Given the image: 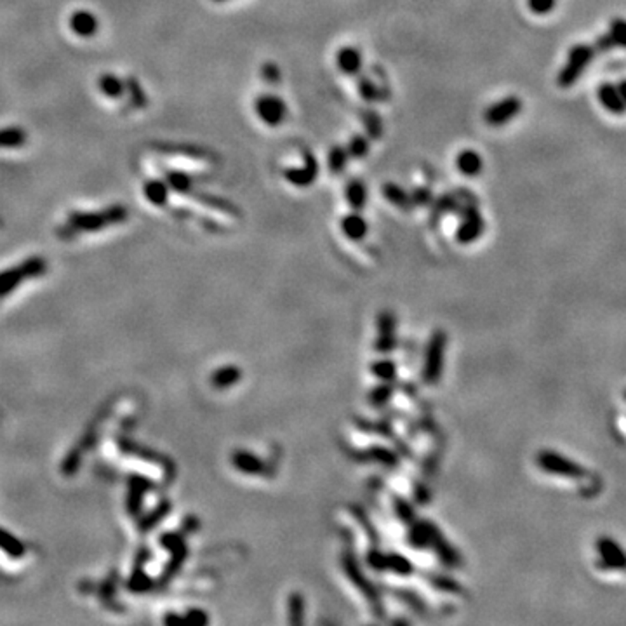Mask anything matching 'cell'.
<instances>
[{
	"mask_svg": "<svg viewBox=\"0 0 626 626\" xmlns=\"http://www.w3.org/2000/svg\"><path fill=\"white\" fill-rule=\"evenodd\" d=\"M129 212L122 205H113L100 212H73L68 218V228L79 232H96V230L108 228L127 219Z\"/></svg>",
	"mask_w": 626,
	"mask_h": 626,
	"instance_id": "obj_1",
	"label": "cell"
},
{
	"mask_svg": "<svg viewBox=\"0 0 626 626\" xmlns=\"http://www.w3.org/2000/svg\"><path fill=\"white\" fill-rule=\"evenodd\" d=\"M595 56V49L587 44H578L567 54L566 65L562 66L560 73L557 77V84L562 89H569L576 84V80L583 75L587 66L590 65Z\"/></svg>",
	"mask_w": 626,
	"mask_h": 626,
	"instance_id": "obj_2",
	"label": "cell"
},
{
	"mask_svg": "<svg viewBox=\"0 0 626 626\" xmlns=\"http://www.w3.org/2000/svg\"><path fill=\"white\" fill-rule=\"evenodd\" d=\"M46 270L47 263L42 258H30L23 261L21 265L4 270L0 273V297L8 296L23 280L42 275V273H46Z\"/></svg>",
	"mask_w": 626,
	"mask_h": 626,
	"instance_id": "obj_3",
	"label": "cell"
},
{
	"mask_svg": "<svg viewBox=\"0 0 626 626\" xmlns=\"http://www.w3.org/2000/svg\"><path fill=\"white\" fill-rule=\"evenodd\" d=\"M537 465H540V468H543L544 472L553 473V475L558 477H566V479L581 480L588 477L587 468H583V466L578 465V463L567 459L566 456H562L553 451L540 452V454H537Z\"/></svg>",
	"mask_w": 626,
	"mask_h": 626,
	"instance_id": "obj_4",
	"label": "cell"
},
{
	"mask_svg": "<svg viewBox=\"0 0 626 626\" xmlns=\"http://www.w3.org/2000/svg\"><path fill=\"white\" fill-rule=\"evenodd\" d=\"M522 111V100L519 96H506L505 100L490 104L484 113V120L490 127H503Z\"/></svg>",
	"mask_w": 626,
	"mask_h": 626,
	"instance_id": "obj_5",
	"label": "cell"
},
{
	"mask_svg": "<svg viewBox=\"0 0 626 626\" xmlns=\"http://www.w3.org/2000/svg\"><path fill=\"white\" fill-rule=\"evenodd\" d=\"M598 557V567L604 571H626V551L612 537L602 536L595 541Z\"/></svg>",
	"mask_w": 626,
	"mask_h": 626,
	"instance_id": "obj_6",
	"label": "cell"
},
{
	"mask_svg": "<svg viewBox=\"0 0 626 626\" xmlns=\"http://www.w3.org/2000/svg\"><path fill=\"white\" fill-rule=\"evenodd\" d=\"M256 113L270 127H277L287 117V104L275 94H261L256 100Z\"/></svg>",
	"mask_w": 626,
	"mask_h": 626,
	"instance_id": "obj_7",
	"label": "cell"
},
{
	"mask_svg": "<svg viewBox=\"0 0 626 626\" xmlns=\"http://www.w3.org/2000/svg\"><path fill=\"white\" fill-rule=\"evenodd\" d=\"M317 174H319L317 160L306 151V155H304V162L300 165V167L287 169L286 179L291 183V185L304 188V186H310L311 183L315 181Z\"/></svg>",
	"mask_w": 626,
	"mask_h": 626,
	"instance_id": "obj_8",
	"label": "cell"
},
{
	"mask_svg": "<svg viewBox=\"0 0 626 626\" xmlns=\"http://www.w3.org/2000/svg\"><path fill=\"white\" fill-rule=\"evenodd\" d=\"M598 101H600L602 107L612 115H625L626 113V103L623 100L621 93H619L618 86H612V84L605 82L598 87L597 91Z\"/></svg>",
	"mask_w": 626,
	"mask_h": 626,
	"instance_id": "obj_9",
	"label": "cell"
},
{
	"mask_svg": "<svg viewBox=\"0 0 626 626\" xmlns=\"http://www.w3.org/2000/svg\"><path fill=\"white\" fill-rule=\"evenodd\" d=\"M150 482L141 477H131L129 479V494H127V512L133 517H138L143 505L145 492L150 489Z\"/></svg>",
	"mask_w": 626,
	"mask_h": 626,
	"instance_id": "obj_10",
	"label": "cell"
},
{
	"mask_svg": "<svg viewBox=\"0 0 626 626\" xmlns=\"http://www.w3.org/2000/svg\"><path fill=\"white\" fill-rule=\"evenodd\" d=\"M484 230V221L480 218V214L477 212L475 208H470L466 211L465 218H463V225L458 230V239L461 242H472V240L479 239V235Z\"/></svg>",
	"mask_w": 626,
	"mask_h": 626,
	"instance_id": "obj_11",
	"label": "cell"
},
{
	"mask_svg": "<svg viewBox=\"0 0 626 626\" xmlns=\"http://www.w3.org/2000/svg\"><path fill=\"white\" fill-rule=\"evenodd\" d=\"M456 169H458L461 174L468 176H479L484 169V160L479 155V151L475 150H463L459 151L458 157H456Z\"/></svg>",
	"mask_w": 626,
	"mask_h": 626,
	"instance_id": "obj_12",
	"label": "cell"
},
{
	"mask_svg": "<svg viewBox=\"0 0 626 626\" xmlns=\"http://www.w3.org/2000/svg\"><path fill=\"white\" fill-rule=\"evenodd\" d=\"M70 26H72L73 32L80 37H93L98 32V23L96 16L89 11H75L73 16L70 18Z\"/></svg>",
	"mask_w": 626,
	"mask_h": 626,
	"instance_id": "obj_13",
	"label": "cell"
},
{
	"mask_svg": "<svg viewBox=\"0 0 626 626\" xmlns=\"http://www.w3.org/2000/svg\"><path fill=\"white\" fill-rule=\"evenodd\" d=\"M600 49L609 47H626V19L616 18L609 26V33L598 42Z\"/></svg>",
	"mask_w": 626,
	"mask_h": 626,
	"instance_id": "obj_14",
	"label": "cell"
},
{
	"mask_svg": "<svg viewBox=\"0 0 626 626\" xmlns=\"http://www.w3.org/2000/svg\"><path fill=\"white\" fill-rule=\"evenodd\" d=\"M362 56L355 47H343L338 53V66L347 75H357L362 68Z\"/></svg>",
	"mask_w": 626,
	"mask_h": 626,
	"instance_id": "obj_15",
	"label": "cell"
},
{
	"mask_svg": "<svg viewBox=\"0 0 626 626\" xmlns=\"http://www.w3.org/2000/svg\"><path fill=\"white\" fill-rule=\"evenodd\" d=\"M341 230L344 232V235L351 240H362L367 233V223L362 218L360 214L353 212V214L344 216L343 221H341Z\"/></svg>",
	"mask_w": 626,
	"mask_h": 626,
	"instance_id": "obj_16",
	"label": "cell"
},
{
	"mask_svg": "<svg viewBox=\"0 0 626 626\" xmlns=\"http://www.w3.org/2000/svg\"><path fill=\"white\" fill-rule=\"evenodd\" d=\"M383 195L388 202H392L397 208L405 209V211H409V208H412V204H414L412 195L405 194L401 186L394 185V183H388V185L383 186Z\"/></svg>",
	"mask_w": 626,
	"mask_h": 626,
	"instance_id": "obj_17",
	"label": "cell"
},
{
	"mask_svg": "<svg viewBox=\"0 0 626 626\" xmlns=\"http://www.w3.org/2000/svg\"><path fill=\"white\" fill-rule=\"evenodd\" d=\"M140 557L141 558L138 560L136 567H134L133 576H131V580H129V590H133V591H147V590H150V588H151V581L148 580V578L145 576V573H143V564L147 562L148 553L143 550V551H141Z\"/></svg>",
	"mask_w": 626,
	"mask_h": 626,
	"instance_id": "obj_18",
	"label": "cell"
},
{
	"mask_svg": "<svg viewBox=\"0 0 626 626\" xmlns=\"http://www.w3.org/2000/svg\"><path fill=\"white\" fill-rule=\"evenodd\" d=\"M347 201L355 211H360L364 209L365 202H367V188H365L364 183L360 181H351L350 185L347 186Z\"/></svg>",
	"mask_w": 626,
	"mask_h": 626,
	"instance_id": "obj_19",
	"label": "cell"
},
{
	"mask_svg": "<svg viewBox=\"0 0 626 626\" xmlns=\"http://www.w3.org/2000/svg\"><path fill=\"white\" fill-rule=\"evenodd\" d=\"M0 550L6 551V553L11 555V557L19 558L25 555L26 548H25V544L18 540V537L12 536V534H9L8 531L0 529Z\"/></svg>",
	"mask_w": 626,
	"mask_h": 626,
	"instance_id": "obj_20",
	"label": "cell"
},
{
	"mask_svg": "<svg viewBox=\"0 0 626 626\" xmlns=\"http://www.w3.org/2000/svg\"><path fill=\"white\" fill-rule=\"evenodd\" d=\"M26 143V133L19 127L0 129V148H18Z\"/></svg>",
	"mask_w": 626,
	"mask_h": 626,
	"instance_id": "obj_21",
	"label": "cell"
},
{
	"mask_svg": "<svg viewBox=\"0 0 626 626\" xmlns=\"http://www.w3.org/2000/svg\"><path fill=\"white\" fill-rule=\"evenodd\" d=\"M167 186L169 185L158 181V179L148 181L147 186H145V195H147V199L151 202V204L164 205L165 201H167V194H169Z\"/></svg>",
	"mask_w": 626,
	"mask_h": 626,
	"instance_id": "obj_22",
	"label": "cell"
},
{
	"mask_svg": "<svg viewBox=\"0 0 626 626\" xmlns=\"http://www.w3.org/2000/svg\"><path fill=\"white\" fill-rule=\"evenodd\" d=\"M348 160H350V155H348L347 148L334 147L333 150H331L329 158H327L331 172H334V174H340V172H343L344 167H347Z\"/></svg>",
	"mask_w": 626,
	"mask_h": 626,
	"instance_id": "obj_23",
	"label": "cell"
},
{
	"mask_svg": "<svg viewBox=\"0 0 626 626\" xmlns=\"http://www.w3.org/2000/svg\"><path fill=\"white\" fill-rule=\"evenodd\" d=\"M169 510H171V505H169V503H165V501L164 503H160V505H158L154 512H150L147 517H143V519L140 520V529L143 531V533L150 531L155 524H158L165 515H167Z\"/></svg>",
	"mask_w": 626,
	"mask_h": 626,
	"instance_id": "obj_24",
	"label": "cell"
},
{
	"mask_svg": "<svg viewBox=\"0 0 626 626\" xmlns=\"http://www.w3.org/2000/svg\"><path fill=\"white\" fill-rule=\"evenodd\" d=\"M100 89L103 91L107 96L117 98L124 93V84H122L115 75H103L100 80Z\"/></svg>",
	"mask_w": 626,
	"mask_h": 626,
	"instance_id": "obj_25",
	"label": "cell"
},
{
	"mask_svg": "<svg viewBox=\"0 0 626 626\" xmlns=\"http://www.w3.org/2000/svg\"><path fill=\"white\" fill-rule=\"evenodd\" d=\"M237 380H239V371H235L233 367L219 369V371L214 372V376H212V383L219 388L228 387V385L235 383Z\"/></svg>",
	"mask_w": 626,
	"mask_h": 626,
	"instance_id": "obj_26",
	"label": "cell"
},
{
	"mask_svg": "<svg viewBox=\"0 0 626 626\" xmlns=\"http://www.w3.org/2000/svg\"><path fill=\"white\" fill-rule=\"evenodd\" d=\"M167 185L176 192H188L192 186V179L185 172H169Z\"/></svg>",
	"mask_w": 626,
	"mask_h": 626,
	"instance_id": "obj_27",
	"label": "cell"
},
{
	"mask_svg": "<svg viewBox=\"0 0 626 626\" xmlns=\"http://www.w3.org/2000/svg\"><path fill=\"white\" fill-rule=\"evenodd\" d=\"M347 150H348V155H350V157H353V158L365 157V155H367V150H369L367 140H365L364 136H355L353 140H351L350 143H348Z\"/></svg>",
	"mask_w": 626,
	"mask_h": 626,
	"instance_id": "obj_28",
	"label": "cell"
},
{
	"mask_svg": "<svg viewBox=\"0 0 626 626\" xmlns=\"http://www.w3.org/2000/svg\"><path fill=\"white\" fill-rule=\"evenodd\" d=\"M358 93H360V96L364 98L365 101L380 100V91H378V87H376L371 80L365 79V77H362V79L358 80Z\"/></svg>",
	"mask_w": 626,
	"mask_h": 626,
	"instance_id": "obj_29",
	"label": "cell"
},
{
	"mask_svg": "<svg viewBox=\"0 0 626 626\" xmlns=\"http://www.w3.org/2000/svg\"><path fill=\"white\" fill-rule=\"evenodd\" d=\"M555 4H557V0H527L529 9L537 16H544L553 11Z\"/></svg>",
	"mask_w": 626,
	"mask_h": 626,
	"instance_id": "obj_30",
	"label": "cell"
},
{
	"mask_svg": "<svg viewBox=\"0 0 626 626\" xmlns=\"http://www.w3.org/2000/svg\"><path fill=\"white\" fill-rule=\"evenodd\" d=\"M164 623H167V625H174V623H186V619L181 618V616L169 614L164 618Z\"/></svg>",
	"mask_w": 626,
	"mask_h": 626,
	"instance_id": "obj_31",
	"label": "cell"
},
{
	"mask_svg": "<svg viewBox=\"0 0 626 626\" xmlns=\"http://www.w3.org/2000/svg\"><path fill=\"white\" fill-rule=\"evenodd\" d=\"M618 89H619V93H621L623 100H625V103H626V80H621V82H619Z\"/></svg>",
	"mask_w": 626,
	"mask_h": 626,
	"instance_id": "obj_32",
	"label": "cell"
},
{
	"mask_svg": "<svg viewBox=\"0 0 626 626\" xmlns=\"http://www.w3.org/2000/svg\"><path fill=\"white\" fill-rule=\"evenodd\" d=\"M216 2H225V0H216Z\"/></svg>",
	"mask_w": 626,
	"mask_h": 626,
	"instance_id": "obj_33",
	"label": "cell"
},
{
	"mask_svg": "<svg viewBox=\"0 0 626 626\" xmlns=\"http://www.w3.org/2000/svg\"><path fill=\"white\" fill-rule=\"evenodd\" d=\"M625 398H626V392H625Z\"/></svg>",
	"mask_w": 626,
	"mask_h": 626,
	"instance_id": "obj_34",
	"label": "cell"
}]
</instances>
